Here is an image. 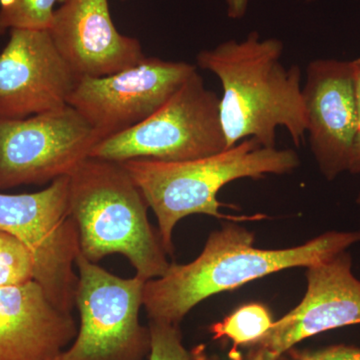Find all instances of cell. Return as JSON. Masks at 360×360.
I'll return each mask as SVG.
<instances>
[{"label":"cell","mask_w":360,"mask_h":360,"mask_svg":"<svg viewBox=\"0 0 360 360\" xmlns=\"http://www.w3.org/2000/svg\"><path fill=\"white\" fill-rule=\"evenodd\" d=\"M281 40L262 39L251 32L245 39H229L205 49L196 63L221 84L219 117L226 148L255 139L276 148V130L284 127L296 146L307 130L300 66L286 68Z\"/></svg>","instance_id":"cell-1"},{"label":"cell","mask_w":360,"mask_h":360,"mask_svg":"<svg viewBox=\"0 0 360 360\" xmlns=\"http://www.w3.org/2000/svg\"><path fill=\"white\" fill-rule=\"evenodd\" d=\"M359 243L360 231H328L295 248L262 250L250 231L226 224L210 233L193 262L169 264L162 276L146 281L143 307L149 321L179 326L206 298L283 270L307 269Z\"/></svg>","instance_id":"cell-2"},{"label":"cell","mask_w":360,"mask_h":360,"mask_svg":"<svg viewBox=\"0 0 360 360\" xmlns=\"http://www.w3.org/2000/svg\"><path fill=\"white\" fill-rule=\"evenodd\" d=\"M122 163L155 212L161 243L172 255L174 227L189 215L229 221L258 219L257 215L233 217L220 212L217 195L222 187L236 179L291 174L300 160L293 149L265 148L257 139H248L200 160L167 162L135 158Z\"/></svg>","instance_id":"cell-3"},{"label":"cell","mask_w":360,"mask_h":360,"mask_svg":"<svg viewBox=\"0 0 360 360\" xmlns=\"http://www.w3.org/2000/svg\"><path fill=\"white\" fill-rule=\"evenodd\" d=\"M70 206L80 253L89 262L120 253L144 281L167 272V253L149 222L148 202L122 162L82 161L70 174Z\"/></svg>","instance_id":"cell-4"},{"label":"cell","mask_w":360,"mask_h":360,"mask_svg":"<svg viewBox=\"0 0 360 360\" xmlns=\"http://www.w3.org/2000/svg\"><path fill=\"white\" fill-rule=\"evenodd\" d=\"M0 231L25 246L33 264V281L52 304L71 314L75 307L79 232L70 206V175L34 193H0Z\"/></svg>","instance_id":"cell-5"},{"label":"cell","mask_w":360,"mask_h":360,"mask_svg":"<svg viewBox=\"0 0 360 360\" xmlns=\"http://www.w3.org/2000/svg\"><path fill=\"white\" fill-rule=\"evenodd\" d=\"M225 149L219 97L206 89L195 71L155 115L99 141L89 156L115 162L135 158L179 162L217 155Z\"/></svg>","instance_id":"cell-6"},{"label":"cell","mask_w":360,"mask_h":360,"mask_svg":"<svg viewBox=\"0 0 360 360\" xmlns=\"http://www.w3.org/2000/svg\"><path fill=\"white\" fill-rule=\"evenodd\" d=\"M75 307L80 314L77 338L60 360H143L150 333L139 321L146 281L122 278L79 253L75 262Z\"/></svg>","instance_id":"cell-7"},{"label":"cell","mask_w":360,"mask_h":360,"mask_svg":"<svg viewBox=\"0 0 360 360\" xmlns=\"http://www.w3.org/2000/svg\"><path fill=\"white\" fill-rule=\"evenodd\" d=\"M101 141L68 104L25 118H0V189L68 176Z\"/></svg>","instance_id":"cell-8"},{"label":"cell","mask_w":360,"mask_h":360,"mask_svg":"<svg viewBox=\"0 0 360 360\" xmlns=\"http://www.w3.org/2000/svg\"><path fill=\"white\" fill-rule=\"evenodd\" d=\"M198 71L186 61L146 58L139 65L103 77H80L68 105L103 139L122 134L155 115Z\"/></svg>","instance_id":"cell-9"},{"label":"cell","mask_w":360,"mask_h":360,"mask_svg":"<svg viewBox=\"0 0 360 360\" xmlns=\"http://www.w3.org/2000/svg\"><path fill=\"white\" fill-rule=\"evenodd\" d=\"M78 79L49 30H11L0 53V118L18 120L63 108Z\"/></svg>","instance_id":"cell-10"},{"label":"cell","mask_w":360,"mask_h":360,"mask_svg":"<svg viewBox=\"0 0 360 360\" xmlns=\"http://www.w3.org/2000/svg\"><path fill=\"white\" fill-rule=\"evenodd\" d=\"M310 149L328 180L348 172L359 130L350 61L316 59L302 87Z\"/></svg>","instance_id":"cell-11"},{"label":"cell","mask_w":360,"mask_h":360,"mask_svg":"<svg viewBox=\"0 0 360 360\" xmlns=\"http://www.w3.org/2000/svg\"><path fill=\"white\" fill-rule=\"evenodd\" d=\"M307 290L302 302L251 347L279 356L311 336L360 324V281L347 250L307 269Z\"/></svg>","instance_id":"cell-12"},{"label":"cell","mask_w":360,"mask_h":360,"mask_svg":"<svg viewBox=\"0 0 360 360\" xmlns=\"http://www.w3.org/2000/svg\"><path fill=\"white\" fill-rule=\"evenodd\" d=\"M52 39L78 77H103L146 58L141 42L118 32L108 0H63L51 27Z\"/></svg>","instance_id":"cell-13"},{"label":"cell","mask_w":360,"mask_h":360,"mask_svg":"<svg viewBox=\"0 0 360 360\" xmlns=\"http://www.w3.org/2000/svg\"><path fill=\"white\" fill-rule=\"evenodd\" d=\"M77 333L37 281L0 286V360H58Z\"/></svg>","instance_id":"cell-14"},{"label":"cell","mask_w":360,"mask_h":360,"mask_svg":"<svg viewBox=\"0 0 360 360\" xmlns=\"http://www.w3.org/2000/svg\"><path fill=\"white\" fill-rule=\"evenodd\" d=\"M271 312L262 303L253 302L243 305L224 321L213 324L210 331L215 340L225 338L236 348L251 347L271 328L274 323Z\"/></svg>","instance_id":"cell-15"},{"label":"cell","mask_w":360,"mask_h":360,"mask_svg":"<svg viewBox=\"0 0 360 360\" xmlns=\"http://www.w3.org/2000/svg\"><path fill=\"white\" fill-rule=\"evenodd\" d=\"M63 0H0V34L13 30H49Z\"/></svg>","instance_id":"cell-16"},{"label":"cell","mask_w":360,"mask_h":360,"mask_svg":"<svg viewBox=\"0 0 360 360\" xmlns=\"http://www.w3.org/2000/svg\"><path fill=\"white\" fill-rule=\"evenodd\" d=\"M33 279V264L27 250L11 234L0 231V286Z\"/></svg>","instance_id":"cell-17"},{"label":"cell","mask_w":360,"mask_h":360,"mask_svg":"<svg viewBox=\"0 0 360 360\" xmlns=\"http://www.w3.org/2000/svg\"><path fill=\"white\" fill-rule=\"evenodd\" d=\"M150 352L148 360H198L182 342L179 326L149 321Z\"/></svg>","instance_id":"cell-18"},{"label":"cell","mask_w":360,"mask_h":360,"mask_svg":"<svg viewBox=\"0 0 360 360\" xmlns=\"http://www.w3.org/2000/svg\"><path fill=\"white\" fill-rule=\"evenodd\" d=\"M284 360H360V347L352 345H331L319 350H295L283 354Z\"/></svg>","instance_id":"cell-19"},{"label":"cell","mask_w":360,"mask_h":360,"mask_svg":"<svg viewBox=\"0 0 360 360\" xmlns=\"http://www.w3.org/2000/svg\"><path fill=\"white\" fill-rule=\"evenodd\" d=\"M281 357L266 348L250 347V352L245 356L238 352H231V360H279Z\"/></svg>","instance_id":"cell-20"},{"label":"cell","mask_w":360,"mask_h":360,"mask_svg":"<svg viewBox=\"0 0 360 360\" xmlns=\"http://www.w3.org/2000/svg\"><path fill=\"white\" fill-rule=\"evenodd\" d=\"M227 16L231 20H239L245 18L250 6V0H224Z\"/></svg>","instance_id":"cell-21"},{"label":"cell","mask_w":360,"mask_h":360,"mask_svg":"<svg viewBox=\"0 0 360 360\" xmlns=\"http://www.w3.org/2000/svg\"><path fill=\"white\" fill-rule=\"evenodd\" d=\"M352 68V82H354L355 101H356L357 113H359V124L360 129V58L350 61Z\"/></svg>","instance_id":"cell-22"},{"label":"cell","mask_w":360,"mask_h":360,"mask_svg":"<svg viewBox=\"0 0 360 360\" xmlns=\"http://www.w3.org/2000/svg\"><path fill=\"white\" fill-rule=\"evenodd\" d=\"M348 172L352 174H360V129L359 130V132H357L356 137H355Z\"/></svg>","instance_id":"cell-23"},{"label":"cell","mask_w":360,"mask_h":360,"mask_svg":"<svg viewBox=\"0 0 360 360\" xmlns=\"http://www.w3.org/2000/svg\"><path fill=\"white\" fill-rule=\"evenodd\" d=\"M356 203L360 205V193H359V195H357Z\"/></svg>","instance_id":"cell-24"},{"label":"cell","mask_w":360,"mask_h":360,"mask_svg":"<svg viewBox=\"0 0 360 360\" xmlns=\"http://www.w3.org/2000/svg\"><path fill=\"white\" fill-rule=\"evenodd\" d=\"M58 360H60V359H58Z\"/></svg>","instance_id":"cell-25"}]
</instances>
